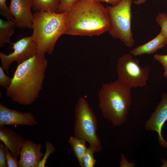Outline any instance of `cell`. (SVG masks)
Listing matches in <instances>:
<instances>
[{
	"mask_svg": "<svg viewBox=\"0 0 167 167\" xmlns=\"http://www.w3.org/2000/svg\"><path fill=\"white\" fill-rule=\"evenodd\" d=\"M48 64L45 56L36 54L18 64L11 84L6 89L7 97L19 104L30 105L39 97Z\"/></svg>",
	"mask_w": 167,
	"mask_h": 167,
	"instance_id": "obj_1",
	"label": "cell"
},
{
	"mask_svg": "<svg viewBox=\"0 0 167 167\" xmlns=\"http://www.w3.org/2000/svg\"><path fill=\"white\" fill-rule=\"evenodd\" d=\"M65 34L99 36L108 31L107 7L97 0H81L66 12Z\"/></svg>",
	"mask_w": 167,
	"mask_h": 167,
	"instance_id": "obj_2",
	"label": "cell"
},
{
	"mask_svg": "<svg viewBox=\"0 0 167 167\" xmlns=\"http://www.w3.org/2000/svg\"><path fill=\"white\" fill-rule=\"evenodd\" d=\"M99 107L103 117L114 126L127 119L131 104V89L118 79L102 84L98 92Z\"/></svg>",
	"mask_w": 167,
	"mask_h": 167,
	"instance_id": "obj_3",
	"label": "cell"
},
{
	"mask_svg": "<svg viewBox=\"0 0 167 167\" xmlns=\"http://www.w3.org/2000/svg\"><path fill=\"white\" fill-rule=\"evenodd\" d=\"M66 13L36 12L33 14L32 36L37 45V54H51L59 37L64 34Z\"/></svg>",
	"mask_w": 167,
	"mask_h": 167,
	"instance_id": "obj_4",
	"label": "cell"
},
{
	"mask_svg": "<svg viewBox=\"0 0 167 167\" xmlns=\"http://www.w3.org/2000/svg\"><path fill=\"white\" fill-rule=\"evenodd\" d=\"M74 133L75 136L84 139L96 152L102 149L101 142L96 132L97 121L96 116L86 99L80 97L75 110Z\"/></svg>",
	"mask_w": 167,
	"mask_h": 167,
	"instance_id": "obj_5",
	"label": "cell"
},
{
	"mask_svg": "<svg viewBox=\"0 0 167 167\" xmlns=\"http://www.w3.org/2000/svg\"><path fill=\"white\" fill-rule=\"evenodd\" d=\"M132 0H122L117 5L107 6L109 27L108 32L128 47L133 46L134 40L131 30Z\"/></svg>",
	"mask_w": 167,
	"mask_h": 167,
	"instance_id": "obj_6",
	"label": "cell"
},
{
	"mask_svg": "<svg viewBox=\"0 0 167 167\" xmlns=\"http://www.w3.org/2000/svg\"><path fill=\"white\" fill-rule=\"evenodd\" d=\"M117 70L118 79L131 89L145 86L150 72L147 66L141 67L139 60L129 54H124L119 58Z\"/></svg>",
	"mask_w": 167,
	"mask_h": 167,
	"instance_id": "obj_7",
	"label": "cell"
},
{
	"mask_svg": "<svg viewBox=\"0 0 167 167\" xmlns=\"http://www.w3.org/2000/svg\"><path fill=\"white\" fill-rule=\"evenodd\" d=\"M13 52L8 54L0 52L2 67L7 73L10 65L14 62L20 64L37 54V45L32 35L22 38L12 43Z\"/></svg>",
	"mask_w": 167,
	"mask_h": 167,
	"instance_id": "obj_8",
	"label": "cell"
},
{
	"mask_svg": "<svg viewBox=\"0 0 167 167\" xmlns=\"http://www.w3.org/2000/svg\"><path fill=\"white\" fill-rule=\"evenodd\" d=\"M167 120V94L163 93L160 102L154 111L146 121L145 129L147 131H156L158 134L159 144L162 148H167V142L163 138L162 129Z\"/></svg>",
	"mask_w": 167,
	"mask_h": 167,
	"instance_id": "obj_9",
	"label": "cell"
},
{
	"mask_svg": "<svg viewBox=\"0 0 167 167\" xmlns=\"http://www.w3.org/2000/svg\"><path fill=\"white\" fill-rule=\"evenodd\" d=\"M32 0H11L8 6L17 27L32 29Z\"/></svg>",
	"mask_w": 167,
	"mask_h": 167,
	"instance_id": "obj_10",
	"label": "cell"
},
{
	"mask_svg": "<svg viewBox=\"0 0 167 167\" xmlns=\"http://www.w3.org/2000/svg\"><path fill=\"white\" fill-rule=\"evenodd\" d=\"M37 123L32 113L11 109L0 104V126L13 125L34 126Z\"/></svg>",
	"mask_w": 167,
	"mask_h": 167,
	"instance_id": "obj_11",
	"label": "cell"
},
{
	"mask_svg": "<svg viewBox=\"0 0 167 167\" xmlns=\"http://www.w3.org/2000/svg\"><path fill=\"white\" fill-rule=\"evenodd\" d=\"M41 144L27 139L20 151L19 167H38L44 156Z\"/></svg>",
	"mask_w": 167,
	"mask_h": 167,
	"instance_id": "obj_12",
	"label": "cell"
},
{
	"mask_svg": "<svg viewBox=\"0 0 167 167\" xmlns=\"http://www.w3.org/2000/svg\"><path fill=\"white\" fill-rule=\"evenodd\" d=\"M0 140L3 143L12 156L17 160L27 139L11 129L3 126H0Z\"/></svg>",
	"mask_w": 167,
	"mask_h": 167,
	"instance_id": "obj_13",
	"label": "cell"
},
{
	"mask_svg": "<svg viewBox=\"0 0 167 167\" xmlns=\"http://www.w3.org/2000/svg\"><path fill=\"white\" fill-rule=\"evenodd\" d=\"M167 44V38L160 32L152 40L131 50L130 53L135 56L145 54H150L162 48Z\"/></svg>",
	"mask_w": 167,
	"mask_h": 167,
	"instance_id": "obj_14",
	"label": "cell"
},
{
	"mask_svg": "<svg viewBox=\"0 0 167 167\" xmlns=\"http://www.w3.org/2000/svg\"><path fill=\"white\" fill-rule=\"evenodd\" d=\"M75 156L76 158L80 167H84L83 157L87 147L86 141L84 139L75 136H71L68 140Z\"/></svg>",
	"mask_w": 167,
	"mask_h": 167,
	"instance_id": "obj_15",
	"label": "cell"
},
{
	"mask_svg": "<svg viewBox=\"0 0 167 167\" xmlns=\"http://www.w3.org/2000/svg\"><path fill=\"white\" fill-rule=\"evenodd\" d=\"M15 25L13 21L0 19V47L11 44L10 37L14 33Z\"/></svg>",
	"mask_w": 167,
	"mask_h": 167,
	"instance_id": "obj_16",
	"label": "cell"
},
{
	"mask_svg": "<svg viewBox=\"0 0 167 167\" xmlns=\"http://www.w3.org/2000/svg\"><path fill=\"white\" fill-rule=\"evenodd\" d=\"M33 11L36 12H57L59 0H32Z\"/></svg>",
	"mask_w": 167,
	"mask_h": 167,
	"instance_id": "obj_17",
	"label": "cell"
},
{
	"mask_svg": "<svg viewBox=\"0 0 167 167\" xmlns=\"http://www.w3.org/2000/svg\"><path fill=\"white\" fill-rule=\"evenodd\" d=\"M95 149L90 145L87 148L83 157L84 167H94L96 161L94 157Z\"/></svg>",
	"mask_w": 167,
	"mask_h": 167,
	"instance_id": "obj_18",
	"label": "cell"
},
{
	"mask_svg": "<svg viewBox=\"0 0 167 167\" xmlns=\"http://www.w3.org/2000/svg\"><path fill=\"white\" fill-rule=\"evenodd\" d=\"M156 21L161 28L160 32L167 38V15L164 13H159L156 17Z\"/></svg>",
	"mask_w": 167,
	"mask_h": 167,
	"instance_id": "obj_19",
	"label": "cell"
},
{
	"mask_svg": "<svg viewBox=\"0 0 167 167\" xmlns=\"http://www.w3.org/2000/svg\"><path fill=\"white\" fill-rule=\"evenodd\" d=\"M45 151L44 156L40 161L38 167H45L48 157L55 151L56 148L50 142L47 141L45 143Z\"/></svg>",
	"mask_w": 167,
	"mask_h": 167,
	"instance_id": "obj_20",
	"label": "cell"
},
{
	"mask_svg": "<svg viewBox=\"0 0 167 167\" xmlns=\"http://www.w3.org/2000/svg\"><path fill=\"white\" fill-rule=\"evenodd\" d=\"M81 0H59L57 13L65 12Z\"/></svg>",
	"mask_w": 167,
	"mask_h": 167,
	"instance_id": "obj_21",
	"label": "cell"
},
{
	"mask_svg": "<svg viewBox=\"0 0 167 167\" xmlns=\"http://www.w3.org/2000/svg\"><path fill=\"white\" fill-rule=\"evenodd\" d=\"M4 70L2 66H0V85L4 89H7L10 86L12 79L6 75L5 73Z\"/></svg>",
	"mask_w": 167,
	"mask_h": 167,
	"instance_id": "obj_22",
	"label": "cell"
},
{
	"mask_svg": "<svg viewBox=\"0 0 167 167\" xmlns=\"http://www.w3.org/2000/svg\"><path fill=\"white\" fill-rule=\"evenodd\" d=\"M6 0H0V13L7 20L13 21L14 18L9 11L8 7L6 5Z\"/></svg>",
	"mask_w": 167,
	"mask_h": 167,
	"instance_id": "obj_23",
	"label": "cell"
},
{
	"mask_svg": "<svg viewBox=\"0 0 167 167\" xmlns=\"http://www.w3.org/2000/svg\"><path fill=\"white\" fill-rule=\"evenodd\" d=\"M6 159L8 167H19L18 161L11 155L8 149L5 146Z\"/></svg>",
	"mask_w": 167,
	"mask_h": 167,
	"instance_id": "obj_24",
	"label": "cell"
},
{
	"mask_svg": "<svg viewBox=\"0 0 167 167\" xmlns=\"http://www.w3.org/2000/svg\"><path fill=\"white\" fill-rule=\"evenodd\" d=\"M7 167L6 159L5 145L3 143L0 141V167Z\"/></svg>",
	"mask_w": 167,
	"mask_h": 167,
	"instance_id": "obj_25",
	"label": "cell"
},
{
	"mask_svg": "<svg viewBox=\"0 0 167 167\" xmlns=\"http://www.w3.org/2000/svg\"><path fill=\"white\" fill-rule=\"evenodd\" d=\"M153 58L162 65L164 69H167V55L155 54L153 56Z\"/></svg>",
	"mask_w": 167,
	"mask_h": 167,
	"instance_id": "obj_26",
	"label": "cell"
},
{
	"mask_svg": "<svg viewBox=\"0 0 167 167\" xmlns=\"http://www.w3.org/2000/svg\"><path fill=\"white\" fill-rule=\"evenodd\" d=\"M121 159L120 162V167H133L134 165V163H129L125 158L124 155L122 154L121 156Z\"/></svg>",
	"mask_w": 167,
	"mask_h": 167,
	"instance_id": "obj_27",
	"label": "cell"
},
{
	"mask_svg": "<svg viewBox=\"0 0 167 167\" xmlns=\"http://www.w3.org/2000/svg\"><path fill=\"white\" fill-rule=\"evenodd\" d=\"M100 2H106L111 4L112 6H114L118 5L122 0H97Z\"/></svg>",
	"mask_w": 167,
	"mask_h": 167,
	"instance_id": "obj_28",
	"label": "cell"
},
{
	"mask_svg": "<svg viewBox=\"0 0 167 167\" xmlns=\"http://www.w3.org/2000/svg\"><path fill=\"white\" fill-rule=\"evenodd\" d=\"M147 0H136L134 1V3L137 5H141L145 2Z\"/></svg>",
	"mask_w": 167,
	"mask_h": 167,
	"instance_id": "obj_29",
	"label": "cell"
},
{
	"mask_svg": "<svg viewBox=\"0 0 167 167\" xmlns=\"http://www.w3.org/2000/svg\"><path fill=\"white\" fill-rule=\"evenodd\" d=\"M164 71L163 73V76L165 78H167V69H164Z\"/></svg>",
	"mask_w": 167,
	"mask_h": 167,
	"instance_id": "obj_30",
	"label": "cell"
}]
</instances>
